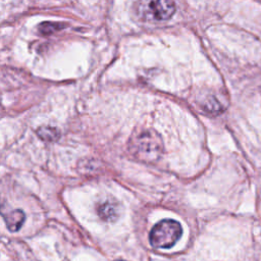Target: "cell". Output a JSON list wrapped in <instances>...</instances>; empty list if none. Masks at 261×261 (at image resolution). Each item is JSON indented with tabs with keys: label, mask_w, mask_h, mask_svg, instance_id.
<instances>
[{
	"label": "cell",
	"mask_w": 261,
	"mask_h": 261,
	"mask_svg": "<svg viewBox=\"0 0 261 261\" xmlns=\"http://www.w3.org/2000/svg\"><path fill=\"white\" fill-rule=\"evenodd\" d=\"M128 151L137 160L145 163L156 162L163 153V143L160 136L147 128L134 134L128 142Z\"/></svg>",
	"instance_id": "cell-1"
},
{
	"label": "cell",
	"mask_w": 261,
	"mask_h": 261,
	"mask_svg": "<svg viewBox=\"0 0 261 261\" xmlns=\"http://www.w3.org/2000/svg\"><path fill=\"white\" fill-rule=\"evenodd\" d=\"M181 232L182 228L179 222L173 219H163L153 226L149 234V241L154 248L167 249L178 241Z\"/></svg>",
	"instance_id": "cell-2"
},
{
	"label": "cell",
	"mask_w": 261,
	"mask_h": 261,
	"mask_svg": "<svg viewBox=\"0 0 261 261\" xmlns=\"http://www.w3.org/2000/svg\"><path fill=\"white\" fill-rule=\"evenodd\" d=\"M137 12L145 20H167L175 12V3L174 0H139Z\"/></svg>",
	"instance_id": "cell-3"
},
{
	"label": "cell",
	"mask_w": 261,
	"mask_h": 261,
	"mask_svg": "<svg viewBox=\"0 0 261 261\" xmlns=\"http://www.w3.org/2000/svg\"><path fill=\"white\" fill-rule=\"evenodd\" d=\"M97 212L100 218L105 221H113L119 215V206L112 200H105L98 204Z\"/></svg>",
	"instance_id": "cell-4"
},
{
	"label": "cell",
	"mask_w": 261,
	"mask_h": 261,
	"mask_svg": "<svg viewBox=\"0 0 261 261\" xmlns=\"http://www.w3.org/2000/svg\"><path fill=\"white\" fill-rule=\"evenodd\" d=\"M24 218H25V215L22 212V210L20 209L12 210L5 216V222L10 231H16L23 224Z\"/></svg>",
	"instance_id": "cell-5"
},
{
	"label": "cell",
	"mask_w": 261,
	"mask_h": 261,
	"mask_svg": "<svg viewBox=\"0 0 261 261\" xmlns=\"http://www.w3.org/2000/svg\"><path fill=\"white\" fill-rule=\"evenodd\" d=\"M37 135L40 139L47 142L56 141L60 137V132L56 127L52 126H41L37 130Z\"/></svg>",
	"instance_id": "cell-6"
},
{
	"label": "cell",
	"mask_w": 261,
	"mask_h": 261,
	"mask_svg": "<svg viewBox=\"0 0 261 261\" xmlns=\"http://www.w3.org/2000/svg\"><path fill=\"white\" fill-rule=\"evenodd\" d=\"M65 27V23L62 22H52V21H45L39 24L38 31L42 35H51L57 31L62 30Z\"/></svg>",
	"instance_id": "cell-7"
},
{
	"label": "cell",
	"mask_w": 261,
	"mask_h": 261,
	"mask_svg": "<svg viewBox=\"0 0 261 261\" xmlns=\"http://www.w3.org/2000/svg\"><path fill=\"white\" fill-rule=\"evenodd\" d=\"M115 261H124V260H115Z\"/></svg>",
	"instance_id": "cell-8"
}]
</instances>
